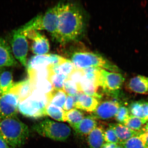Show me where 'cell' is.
<instances>
[{
    "mask_svg": "<svg viewBox=\"0 0 148 148\" xmlns=\"http://www.w3.org/2000/svg\"><path fill=\"white\" fill-rule=\"evenodd\" d=\"M58 27L53 37L56 41L65 44L77 39L84 29V19L81 11L73 3H59Z\"/></svg>",
    "mask_w": 148,
    "mask_h": 148,
    "instance_id": "1",
    "label": "cell"
},
{
    "mask_svg": "<svg viewBox=\"0 0 148 148\" xmlns=\"http://www.w3.org/2000/svg\"><path fill=\"white\" fill-rule=\"evenodd\" d=\"M0 133L9 147L12 148L23 145L29 136L28 126L16 116L0 119Z\"/></svg>",
    "mask_w": 148,
    "mask_h": 148,
    "instance_id": "2",
    "label": "cell"
},
{
    "mask_svg": "<svg viewBox=\"0 0 148 148\" xmlns=\"http://www.w3.org/2000/svg\"><path fill=\"white\" fill-rule=\"evenodd\" d=\"M78 69H83L96 68L109 71L118 72V68L102 56L90 51H78L74 52L71 56V61Z\"/></svg>",
    "mask_w": 148,
    "mask_h": 148,
    "instance_id": "3",
    "label": "cell"
},
{
    "mask_svg": "<svg viewBox=\"0 0 148 148\" xmlns=\"http://www.w3.org/2000/svg\"><path fill=\"white\" fill-rule=\"evenodd\" d=\"M48 103L47 94L34 90L32 94L18 105V112L24 116L37 119L47 116L46 108Z\"/></svg>",
    "mask_w": 148,
    "mask_h": 148,
    "instance_id": "4",
    "label": "cell"
},
{
    "mask_svg": "<svg viewBox=\"0 0 148 148\" xmlns=\"http://www.w3.org/2000/svg\"><path fill=\"white\" fill-rule=\"evenodd\" d=\"M33 128L41 136L60 142L67 140L71 132L67 125L49 119H45L37 123Z\"/></svg>",
    "mask_w": 148,
    "mask_h": 148,
    "instance_id": "5",
    "label": "cell"
},
{
    "mask_svg": "<svg viewBox=\"0 0 148 148\" xmlns=\"http://www.w3.org/2000/svg\"><path fill=\"white\" fill-rule=\"evenodd\" d=\"M59 7L58 3L49 8L43 15L36 16L24 25V29L27 31L47 30L53 37L58 27Z\"/></svg>",
    "mask_w": 148,
    "mask_h": 148,
    "instance_id": "6",
    "label": "cell"
},
{
    "mask_svg": "<svg viewBox=\"0 0 148 148\" xmlns=\"http://www.w3.org/2000/svg\"><path fill=\"white\" fill-rule=\"evenodd\" d=\"M121 74L117 72H110L101 69L100 75V87L103 92L108 96L116 98L124 82Z\"/></svg>",
    "mask_w": 148,
    "mask_h": 148,
    "instance_id": "7",
    "label": "cell"
},
{
    "mask_svg": "<svg viewBox=\"0 0 148 148\" xmlns=\"http://www.w3.org/2000/svg\"><path fill=\"white\" fill-rule=\"evenodd\" d=\"M12 49L15 58L22 66H27L28 43L27 37L21 28L14 31L11 41Z\"/></svg>",
    "mask_w": 148,
    "mask_h": 148,
    "instance_id": "8",
    "label": "cell"
},
{
    "mask_svg": "<svg viewBox=\"0 0 148 148\" xmlns=\"http://www.w3.org/2000/svg\"><path fill=\"white\" fill-rule=\"evenodd\" d=\"M19 103L18 95L11 89L0 95V119L16 116Z\"/></svg>",
    "mask_w": 148,
    "mask_h": 148,
    "instance_id": "9",
    "label": "cell"
},
{
    "mask_svg": "<svg viewBox=\"0 0 148 148\" xmlns=\"http://www.w3.org/2000/svg\"><path fill=\"white\" fill-rule=\"evenodd\" d=\"M121 103L117 99L107 100L98 104L92 115L96 119L109 120L114 118Z\"/></svg>",
    "mask_w": 148,
    "mask_h": 148,
    "instance_id": "10",
    "label": "cell"
},
{
    "mask_svg": "<svg viewBox=\"0 0 148 148\" xmlns=\"http://www.w3.org/2000/svg\"><path fill=\"white\" fill-rule=\"evenodd\" d=\"M23 32L27 38L33 40L31 49L36 55H45L49 52L50 45L45 36L36 30H29Z\"/></svg>",
    "mask_w": 148,
    "mask_h": 148,
    "instance_id": "11",
    "label": "cell"
},
{
    "mask_svg": "<svg viewBox=\"0 0 148 148\" xmlns=\"http://www.w3.org/2000/svg\"><path fill=\"white\" fill-rule=\"evenodd\" d=\"M65 59L64 57L56 54L36 55L32 57L29 60L27 65L28 70L45 69L59 64Z\"/></svg>",
    "mask_w": 148,
    "mask_h": 148,
    "instance_id": "12",
    "label": "cell"
},
{
    "mask_svg": "<svg viewBox=\"0 0 148 148\" xmlns=\"http://www.w3.org/2000/svg\"><path fill=\"white\" fill-rule=\"evenodd\" d=\"M73 96L75 99V108L88 112H94L99 103L97 98L82 92H78Z\"/></svg>",
    "mask_w": 148,
    "mask_h": 148,
    "instance_id": "13",
    "label": "cell"
},
{
    "mask_svg": "<svg viewBox=\"0 0 148 148\" xmlns=\"http://www.w3.org/2000/svg\"><path fill=\"white\" fill-rule=\"evenodd\" d=\"M17 65V61L14 57L8 44L5 40L0 38V69Z\"/></svg>",
    "mask_w": 148,
    "mask_h": 148,
    "instance_id": "14",
    "label": "cell"
},
{
    "mask_svg": "<svg viewBox=\"0 0 148 148\" xmlns=\"http://www.w3.org/2000/svg\"><path fill=\"white\" fill-rule=\"evenodd\" d=\"M127 88L131 92L140 94L148 93V77L143 75L136 76L130 79Z\"/></svg>",
    "mask_w": 148,
    "mask_h": 148,
    "instance_id": "15",
    "label": "cell"
},
{
    "mask_svg": "<svg viewBox=\"0 0 148 148\" xmlns=\"http://www.w3.org/2000/svg\"><path fill=\"white\" fill-rule=\"evenodd\" d=\"M109 126L114 130L119 141V144L125 143L130 138L138 135L142 132V130L139 132L134 131L124 125L119 123H111L109 125Z\"/></svg>",
    "mask_w": 148,
    "mask_h": 148,
    "instance_id": "16",
    "label": "cell"
},
{
    "mask_svg": "<svg viewBox=\"0 0 148 148\" xmlns=\"http://www.w3.org/2000/svg\"><path fill=\"white\" fill-rule=\"evenodd\" d=\"M97 126V119L92 115L84 117L74 130L78 135L85 136L89 135Z\"/></svg>",
    "mask_w": 148,
    "mask_h": 148,
    "instance_id": "17",
    "label": "cell"
},
{
    "mask_svg": "<svg viewBox=\"0 0 148 148\" xmlns=\"http://www.w3.org/2000/svg\"><path fill=\"white\" fill-rule=\"evenodd\" d=\"M105 129L103 125H98L88 135L87 143L90 148H102L105 142Z\"/></svg>",
    "mask_w": 148,
    "mask_h": 148,
    "instance_id": "18",
    "label": "cell"
},
{
    "mask_svg": "<svg viewBox=\"0 0 148 148\" xmlns=\"http://www.w3.org/2000/svg\"><path fill=\"white\" fill-rule=\"evenodd\" d=\"M11 89L18 95L20 102L29 97L34 91L32 84L29 79L14 84Z\"/></svg>",
    "mask_w": 148,
    "mask_h": 148,
    "instance_id": "19",
    "label": "cell"
},
{
    "mask_svg": "<svg viewBox=\"0 0 148 148\" xmlns=\"http://www.w3.org/2000/svg\"><path fill=\"white\" fill-rule=\"evenodd\" d=\"M14 84L11 72L5 69H0V89L1 95L8 92L13 87Z\"/></svg>",
    "mask_w": 148,
    "mask_h": 148,
    "instance_id": "20",
    "label": "cell"
},
{
    "mask_svg": "<svg viewBox=\"0 0 148 148\" xmlns=\"http://www.w3.org/2000/svg\"><path fill=\"white\" fill-rule=\"evenodd\" d=\"M48 103L54 106L63 108L67 94L63 90L53 89L50 92L47 94Z\"/></svg>",
    "mask_w": 148,
    "mask_h": 148,
    "instance_id": "21",
    "label": "cell"
},
{
    "mask_svg": "<svg viewBox=\"0 0 148 148\" xmlns=\"http://www.w3.org/2000/svg\"><path fill=\"white\" fill-rule=\"evenodd\" d=\"M84 117V114L82 112L74 108L69 111H65L64 121H67L74 129Z\"/></svg>",
    "mask_w": 148,
    "mask_h": 148,
    "instance_id": "22",
    "label": "cell"
},
{
    "mask_svg": "<svg viewBox=\"0 0 148 148\" xmlns=\"http://www.w3.org/2000/svg\"><path fill=\"white\" fill-rule=\"evenodd\" d=\"M50 68L51 71L54 73L61 74L68 77L77 69L71 61L66 58L59 64L50 66Z\"/></svg>",
    "mask_w": 148,
    "mask_h": 148,
    "instance_id": "23",
    "label": "cell"
},
{
    "mask_svg": "<svg viewBox=\"0 0 148 148\" xmlns=\"http://www.w3.org/2000/svg\"><path fill=\"white\" fill-rule=\"evenodd\" d=\"M47 115L58 121H65V111L62 108L54 106L51 103H47L46 108Z\"/></svg>",
    "mask_w": 148,
    "mask_h": 148,
    "instance_id": "24",
    "label": "cell"
},
{
    "mask_svg": "<svg viewBox=\"0 0 148 148\" xmlns=\"http://www.w3.org/2000/svg\"><path fill=\"white\" fill-rule=\"evenodd\" d=\"M147 122L144 120L130 115L123 124L132 130L139 132L142 130Z\"/></svg>",
    "mask_w": 148,
    "mask_h": 148,
    "instance_id": "25",
    "label": "cell"
},
{
    "mask_svg": "<svg viewBox=\"0 0 148 148\" xmlns=\"http://www.w3.org/2000/svg\"><path fill=\"white\" fill-rule=\"evenodd\" d=\"M67 79L68 77L66 76L61 74L54 73L51 71L48 79L52 85L53 89L63 90L64 82Z\"/></svg>",
    "mask_w": 148,
    "mask_h": 148,
    "instance_id": "26",
    "label": "cell"
},
{
    "mask_svg": "<svg viewBox=\"0 0 148 148\" xmlns=\"http://www.w3.org/2000/svg\"><path fill=\"white\" fill-rule=\"evenodd\" d=\"M128 108L130 115L137 117L145 120L143 112V101L132 102L129 105Z\"/></svg>",
    "mask_w": 148,
    "mask_h": 148,
    "instance_id": "27",
    "label": "cell"
},
{
    "mask_svg": "<svg viewBox=\"0 0 148 148\" xmlns=\"http://www.w3.org/2000/svg\"><path fill=\"white\" fill-rule=\"evenodd\" d=\"M139 134L133 136L120 145L123 146L124 148H147Z\"/></svg>",
    "mask_w": 148,
    "mask_h": 148,
    "instance_id": "28",
    "label": "cell"
},
{
    "mask_svg": "<svg viewBox=\"0 0 148 148\" xmlns=\"http://www.w3.org/2000/svg\"><path fill=\"white\" fill-rule=\"evenodd\" d=\"M129 116L128 108L125 106H121L115 116L114 119L119 123L123 124Z\"/></svg>",
    "mask_w": 148,
    "mask_h": 148,
    "instance_id": "29",
    "label": "cell"
},
{
    "mask_svg": "<svg viewBox=\"0 0 148 148\" xmlns=\"http://www.w3.org/2000/svg\"><path fill=\"white\" fill-rule=\"evenodd\" d=\"M63 90L68 95H74L79 92L77 84L71 80H66L64 82Z\"/></svg>",
    "mask_w": 148,
    "mask_h": 148,
    "instance_id": "30",
    "label": "cell"
},
{
    "mask_svg": "<svg viewBox=\"0 0 148 148\" xmlns=\"http://www.w3.org/2000/svg\"><path fill=\"white\" fill-rule=\"evenodd\" d=\"M104 140L107 143H114L117 145L119 144V141L114 130L110 126L108 128L105 129Z\"/></svg>",
    "mask_w": 148,
    "mask_h": 148,
    "instance_id": "31",
    "label": "cell"
},
{
    "mask_svg": "<svg viewBox=\"0 0 148 148\" xmlns=\"http://www.w3.org/2000/svg\"><path fill=\"white\" fill-rule=\"evenodd\" d=\"M84 75V73L83 70L76 69L69 75L68 77V79L71 80L78 85Z\"/></svg>",
    "mask_w": 148,
    "mask_h": 148,
    "instance_id": "32",
    "label": "cell"
},
{
    "mask_svg": "<svg viewBox=\"0 0 148 148\" xmlns=\"http://www.w3.org/2000/svg\"><path fill=\"white\" fill-rule=\"evenodd\" d=\"M75 101L73 95H67L63 110L65 111H69L75 108Z\"/></svg>",
    "mask_w": 148,
    "mask_h": 148,
    "instance_id": "33",
    "label": "cell"
},
{
    "mask_svg": "<svg viewBox=\"0 0 148 148\" xmlns=\"http://www.w3.org/2000/svg\"><path fill=\"white\" fill-rule=\"evenodd\" d=\"M144 119L148 121V102L143 101Z\"/></svg>",
    "mask_w": 148,
    "mask_h": 148,
    "instance_id": "34",
    "label": "cell"
},
{
    "mask_svg": "<svg viewBox=\"0 0 148 148\" xmlns=\"http://www.w3.org/2000/svg\"><path fill=\"white\" fill-rule=\"evenodd\" d=\"M147 147L148 148V132H142L139 134Z\"/></svg>",
    "mask_w": 148,
    "mask_h": 148,
    "instance_id": "35",
    "label": "cell"
},
{
    "mask_svg": "<svg viewBox=\"0 0 148 148\" xmlns=\"http://www.w3.org/2000/svg\"><path fill=\"white\" fill-rule=\"evenodd\" d=\"M0 148H10L0 133Z\"/></svg>",
    "mask_w": 148,
    "mask_h": 148,
    "instance_id": "36",
    "label": "cell"
},
{
    "mask_svg": "<svg viewBox=\"0 0 148 148\" xmlns=\"http://www.w3.org/2000/svg\"><path fill=\"white\" fill-rule=\"evenodd\" d=\"M117 144L114 143H105L102 148H116Z\"/></svg>",
    "mask_w": 148,
    "mask_h": 148,
    "instance_id": "37",
    "label": "cell"
},
{
    "mask_svg": "<svg viewBox=\"0 0 148 148\" xmlns=\"http://www.w3.org/2000/svg\"><path fill=\"white\" fill-rule=\"evenodd\" d=\"M142 130L143 132H148V121L146 123Z\"/></svg>",
    "mask_w": 148,
    "mask_h": 148,
    "instance_id": "38",
    "label": "cell"
},
{
    "mask_svg": "<svg viewBox=\"0 0 148 148\" xmlns=\"http://www.w3.org/2000/svg\"><path fill=\"white\" fill-rule=\"evenodd\" d=\"M116 148H124V147L120 144H118Z\"/></svg>",
    "mask_w": 148,
    "mask_h": 148,
    "instance_id": "39",
    "label": "cell"
},
{
    "mask_svg": "<svg viewBox=\"0 0 148 148\" xmlns=\"http://www.w3.org/2000/svg\"><path fill=\"white\" fill-rule=\"evenodd\" d=\"M1 95V89H0V95Z\"/></svg>",
    "mask_w": 148,
    "mask_h": 148,
    "instance_id": "40",
    "label": "cell"
}]
</instances>
